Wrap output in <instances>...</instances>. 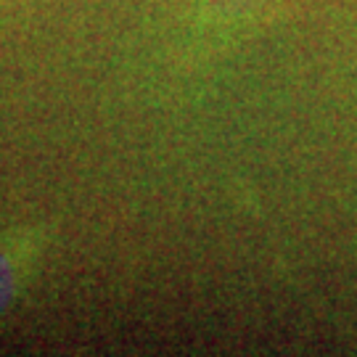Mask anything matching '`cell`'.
Masks as SVG:
<instances>
[{
	"mask_svg": "<svg viewBox=\"0 0 357 357\" xmlns=\"http://www.w3.org/2000/svg\"><path fill=\"white\" fill-rule=\"evenodd\" d=\"M286 0H193L199 22L217 35H238L268 22Z\"/></svg>",
	"mask_w": 357,
	"mask_h": 357,
	"instance_id": "6da1fadb",
	"label": "cell"
},
{
	"mask_svg": "<svg viewBox=\"0 0 357 357\" xmlns=\"http://www.w3.org/2000/svg\"><path fill=\"white\" fill-rule=\"evenodd\" d=\"M40 241L35 233L13 230L0 238V312L19 296L32 262L38 259Z\"/></svg>",
	"mask_w": 357,
	"mask_h": 357,
	"instance_id": "7a4b0ae2",
	"label": "cell"
}]
</instances>
